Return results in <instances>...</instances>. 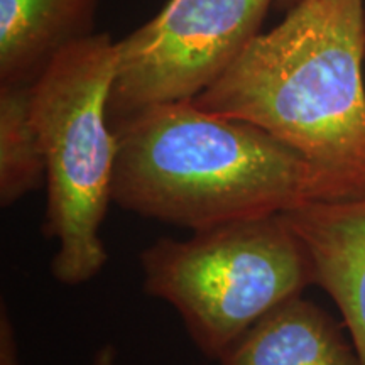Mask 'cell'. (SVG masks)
I'll list each match as a JSON object with an SVG mask.
<instances>
[{
  "label": "cell",
  "instance_id": "6da1fadb",
  "mask_svg": "<svg viewBox=\"0 0 365 365\" xmlns=\"http://www.w3.org/2000/svg\"><path fill=\"white\" fill-rule=\"evenodd\" d=\"M112 129V202L193 232L365 193L362 178L319 166L261 127L191 100L148 108Z\"/></svg>",
  "mask_w": 365,
  "mask_h": 365
},
{
  "label": "cell",
  "instance_id": "7a4b0ae2",
  "mask_svg": "<svg viewBox=\"0 0 365 365\" xmlns=\"http://www.w3.org/2000/svg\"><path fill=\"white\" fill-rule=\"evenodd\" d=\"M364 61V0H299L191 102L365 180Z\"/></svg>",
  "mask_w": 365,
  "mask_h": 365
},
{
  "label": "cell",
  "instance_id": "3957f363",
  "mask_svg": "<svg viewBox=\"0 0 365 365\" xmlns=\"http://www.w3.org/2000/svg\"><path fill=\"white\" fill-rule=\"evenodd\" d=\"M115 54L110 36L91 34L63 48L29 85L46 161L43 234L56 242L51 272L66 286L93 279L108 261L102 225L117 158L107 113Z\"/></svg>",
  "mask_w": 365,
  "mask_h": 365
},
{
  "label": "cell",
  "instance_id": "277c9868",
  "mask_svg": "<svg viewBox=\"0 0 365 365\" xmlns=\"http://www.w3.org/2000/svg\"><path fill=\"white\" fill-rule=\"evenodd\" d=\"M144 291L176 309L196 349L218 360L264 314L314 284L309 255L282 215L163 237L140 252Z\"/></svg>",
  "mask_w": 365,
  "mask_h": 365
},
{
  "label": "cell",
  "instance_id": "5b68a950",
  "mask_svg": "<svg viewBox=\"0 0 365 365\" xmlns=\"http://www.w3.org/2000/svg\"><path fill=\"white\" fill-rule=\"evenodd\" d=\"M272 4L168 0L153 19L115 43V75L107 105L110 125L203 93L261 33Z\"/></svg>",
  "mask_w": 365,
  "mask_h": 365
},
{
  "label": "cell",
  "instance_id": "8992f818",
  "mask_svg": "<svg viewBox=\"0 0 365 365\" xmlns=\"http://www.w3.org/2000/svg\"><path fill=\"white\" fill-rule=\"evenodd\" d=\"M312 261L314 284L339 307L365 365V193L281 213Z\"/></svg>",
  "mask_w": 365,
  "mask_h": 365
},
{
  "label": "cell",
  "instance_id": "52a82bcc",
  "mask_svg": "<svg viewBox=\"0 0 365 365\" xmlns=\"http://www.w3.org/2000/svg\"><path fill=\"white\" fill-rule=\"evenodd\" d=\"M220 365H364L352 339L303 294L259 318L223 352Z\"/></svg>",
  "mask_w": 365,
  "mask_h": 365
},
{
  "label": "cell",
  "instance_id": "ba28073f",
  "mask_svg": "<svg viewBox=\"0 0 365 365\" xmlns=\"http://www.w3.org/2000/svg\"><path fill=\"white\" fill-rule=\"evenodd\" d=\"M100 0H0V85H31L75 41L93 34Z\"/></svg>",
  "mask_w": 365,
  "mask_h": 365
},
{
  "label": "cell",
  "instance_id": "9c48e42d",
  "mask_svg": "<svg viewBox=\"0 0 365 365\" xmlns=\"http://www.w3.org/2000/svg\"><path fill=\"white\" fill-rule=\"evenodd\" d=\"M46 185V161L31 117L29 85H0V205Z\"/></svg>",
  "mask_w": 365,
  "mask_h": 365
},
{
  "label": "cell",
  "instance_id": "30bf717a",
  "mask_svg": "<svg viewBox=\"0 0 365 365\" xmlns=\"http://www.w3.org/2000/svg\"><path fill=\"white\" fill-rule=\"evenodd\" d=\"M0 365H19V349L6 304H2L0 314Z\"/></svg>",
  "mask_w": 365,
  "mask_h": 365
},
{
  "label": "cell",
  "instance_id": "8fae6325",
  "mask_svg": "<svg viewBox=\"0 0 365 365\" xmlns=\"http://www.w3.org/2000/svg\"><path fill=\"white\" fill-rule=\"evenodd\" d=\"M90 365H120V357H118V350L115 345L105 344L103 346L95 352Z\"/></svg>",
  "mask_w": 365,
  "mask_h": 365
},
{
  "label": "cell",
  "instance_id": "7c38bea8",
  "mask_svg": "<svg viewBox=\"0 0 365 365\" xmlns=\"http://www.w3.org/2000/svg\"><path fill=\"white\" fill-rule=\"evenodd\" d=\"M299 0H274V6H277L279 9H286V11H289L291 7L296 6Z\"/></svg>",
  "mask_w": 365,
  "mask_h": 365
},
{
  "label": "cell",
  "instance_id": "4fadbf2b",
  "mask_svg": "<svg viewBox=\"0 0 365 365\" xmlns=\"http://www.w3.org/2000/svg\"><path fill=\"white\" fill-rule=\"evenodd\" d=\"M272 2H274V0H272Z\"/></svg>",
  "mask_w": 365,
  "mask_h": 365
}]
</instances>
